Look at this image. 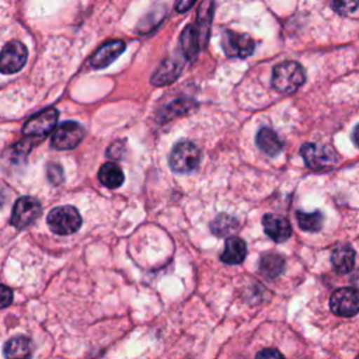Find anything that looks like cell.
<instances>
[{
	"instance_id": "15",
	"label": "cell",
	"mask_w": 359,
	"mask_h": 359,
	"mask_svg": "<svg viewBox=\"0 0 359 359\" xmlns=\"http://www.w3.org/2000/svg\"><path fill=\"white\" fill-rule=\"evenodd\" d=\"M180 41H181L182 52L187 59L195 57L199 48L203 45V41H202V36H201V32H199V28L196 24L187 25L182 29Z\"/></svg>"
},
{
	"instance_id": "1",
	"label": "cell",
	"mask_w": 359,
	"mask_h": 359,
	"mask_svg": "<svg viewBox=\"0 0 359 359\" xmlns=\"http://www.w3.org/2000/svg\"><path fill=\"white\" fill-rule=\"evenodd\" d=\"M306 74L300 63L294 60H285L278 63L272 72V86L280 93H294L303 86Z\"/></svg>"
},
{
	"instance_id": "21",
	"label": "cell",
	"mask_w": 359,
	"mask_h": 359,
	"mask_svg": "<svg viewBox=\"0 0 359 359\" xmlns=\"http://www.w3.org/2000/svg\"><path fill=\"white\" fill-rule=\"evenodd\" d=\"M297 224L302 230L304 231H318L323 227V215L321 212H311V213H304V212H297Z\"/></svg>"
},
{
	"instance_id": "18",
	"label": "cell",
	"mask_w": 359,
	"mask_h": 359,
	"mask_svg": "<svg viewBox=\"0 0 359 359\" xmlns=\"http://www.w3.org/2000/svg\"><path fill=\"white\" fill-rule=\"evenodd\" d=\"M255 140L259 150L268 156H276L282 150V142L276 132L271 128H261L257 133Z\"/></svg>"
},
{
	"instance_id": "30",
	"label": "cell",
	"mask_w": 359,
	"mask_h": 359,
	"mask_svg": "<svg viewBox=\"0 0 359 359\" xmlns=\"http://www.w3.org/2000/svg\"><path fill=\"white\" fill-rule=\"evenodd\" d=\"M356 359H359V355H358V356H356Z\"/></svg>"
},
{
	"instance_id": "24",
	"label": "cell",
	"mask_w": 359,
	"mask_h": 359,
	"mask_svg": "<svg viewBox=\"0 0 359 359\" xmlns=\"http://www.w3.org/2000/svg\"><path fill=\"white\" fill-rule=\"evenodd\" d=\"M63 171H62V167L57 165V164H50L48 167V177L49 180L53 182V184H59L62 180H63Z\"/></svg>"
},
{
	"instance_id": "11",
	"label": "cell",
	"mask_w": 359,
	"mask_h": 359,
	"mask_svg": "<svg viewBox=\"0 0 359 359\" xmlns=\"http://www.w3.org/2000/svg\"><path fill=\"white\" fill-rule=\"evenodd\" d=\"M125 48H126L125 42L121 39L108 41L93 53L90 59V65L94 69H104L109 66L125 50Z\"/></svg>"
},
{
	"instance_id": "23",
	"label": "cell",
	"mask_w": 359,
	"mask_h": 359,
	"mask_svg": "<svg viewBox=\"0 0 359 359\" xmlns=\"http://www.w3.org/2000/svg\"><path fill=\"white\" fill-rule=\"evenodd\" d=\"M332 6L338 13L349 14V13H353L358 8L359 0H334Z\"/></svg>"
},
{
	"instance_id": "28",
	"label": "cell",
	"mask_w": 359,
	"mask_h": 359,
	"mask_svg": "<svg viewBox=\"0 0 359 359\" xmlns=\"http://www.w3.org/2000/svg\"><path fill=\"white\" fill-rule=\"evenodd\" d=\"M352 140H353V143L359 147V125H356L355 129H353V132H352Z\"/></svg>"
},
{
	"instance_id": "8",
	"label": "cell",
	"mask_w": 359,
	"mask_h": 359,
	"mask_svg": "<svg viewBox=\"0 0 359 359\" xmlns=\"http://www.w3.org/2000/svg\"><path fill=\"white\" fill-rule=\"evenodd\" d=\"M41 215V203L34 196H21L17 199L11 213V224L17 229H24L35 222Z\"/></svg>"
},
{
	"instance_id": "12",
	"label": "cell",
	"mask_w": 359,
	"mask_h": 359,
	"mask_svg": "<svg viewBox=\"0 0 359 359\" xmlns=\"http://www.w3.org/2000/svg\"><path fill=\"white\" fill-rule=\"evenodd\" d=\"M262 226L268 237H271L276 243L286 241L292 234V227L289 222L278 215H265L262 217Z\"/></svg>"
},
{
	"instance_id": "17",
	"label": "cell",
	"mask_w": 359,
	"mask_h": 359,
	"mask_svg": "<svg viewBox=\"0 0 359 359\" xmlns=\"http://www.w3.org/2000/svg\"><path fill=\"white\" fill-rule=\"evenodd\" d=\"M245 254H247L245 243L238 237H230L226 241V245H224V250L220 255V259L224 264L237 265V264H241L244 261Z\"/></svg>"
},
{
	"instance_id": "22",
	"label": "cell",
	"mask_w": 359,
	"mask_h": 359,
	"mask_svg": "<svg viewBox=\"0 0 359 359\" xmlns=\"http://www.w3.org/2000/svg\"><path fill=\"white\" fill-rule=\"evenodd\" d=\"M237 227L236 219L227 216V215H220L217 216L213 223H212V231L217 236H229L233 233Z\"/></svg>"
},
{
	"instance_id": "4",
	"label": "cell",
	"mask_w": 359,
	"mask_h": 359,
	"mask_svg": "<svg viewBox=\"0 0 359 359\" xmlns=\"http://www.w3.org/2000/svg\"><path fill=\"white\" fill-rule=\"evenodd\" d=\"M302 156L306 165L311 170H327L337 164L338 156L328 144L306 143L302 146Z\"/></svg>"
},
{
	"instance_id": "27",
	"label": "cell",
	"mask_w": 359,
	"mask_h": 359,
	"mask_svg": "<svg viewBox=\"0 0 359 359\" xmlns=\"http://www.w3.org/2000/svg\"><path fill=\"white\" fill-rule=\"evenodd\" d=\"M195 1H196V0H178V3H177V6H175V10H177L178 13H184V11L189 10V8L194 6Z\"/></svg>"
},
{
	"instance_id": "26",
	"label": "cell",
	"mask_w": 359,
	"mask_h": 359,
	"mask_svg": "<svg viewBox=\"0 0 359 359\" xmlns=\"http://www.w3.org/2000/svg\"><path fill=\"white\" fill-rule=\"evenodd\" d=\"M255 359H285V356L273 348H266V349H262L261 352H258Z\"/></svg>"
},
{
	"instance_id": "7",
	"label": "cell",
	"mask_w": 359,
	"mask_h": 359,
	"mask_svg": "<svg viewBox=\"0 0 359 359\" xmlns=\"http://www.w3.org/2000/svg\"><path fill=\"white\" fill-rule=\"evenodd\" d=\"M330 307L339 317H352L359 311V293L353 287L337 289L331 294Z\"/></svg>"
},
{
	"instance_id": "9",
	"label": "cell",
	"mask_w": 359,
	"mask_h": 359,
	"mask_svg": "<svg viewBox=\"0 0 359 359\" xmlns=\"http://www.w3.org/2000/svg\"><path fill=\"white\" fill-rule=\"evenodd\" d=\"M84 136V129L80 123L77 122H63L56 128V130L52 135L50 143L52 147L57 150H69L76 147Z\"/></svg>"
},
{
	"instance_id": "25",
	"label": "cell",
	"mask_w": 359,
	"mask_h": 359,
	"mask_svg": "<svg viewBox=\"0 0 359 359\" xmlns=\"http://www.w3.org/2000/svg\"><path fill=\"white\" fill-rule=\"evenodd\" d=\"M13 302V292L10 287L0 285V309L7 307Z\"/></svg>"
},
{
	"instance_id": "14",
	"label": "cell",
	"mask_w": 359,
	"mask_h": 359,
	"mask_svg": "<svg viewBox=\"0 0 359 359\" xmlns=\"http://www.w3.org/2000/svg\"><path fill=\"white\" fill-rule=\"evenodd\" d=\"M3 352L6 359H31L32 356L31 339L24 335L13 337L6 342Z\"/></svg>"
},
{
	"instance_id": "6",
	"label": "cell",
	"mask_w": 359,
	"mask_h": 359,
	"mask_svg": "<svg viewBox=\"0 0 359 359\" xmlns=\"http://www.w3.org/2000/svg\"><path fill=\"white\" fill-rule=\"evenodd\" d=\"M28 50L20 41H10L0 52V72L4 74H13L25 65Z\"/></svg>"
},
{
	"instance_id": "5",
	"label": "cell",
	"mask_w": 359,
	"mask_h": 359,
	"mask_svg": "<svg viewBox=\"0 0 359 359\" xmlns=\"http://www.w3.org/2000/svg\"><path fill=\"white\" fill-rule=\"evenodd\" d=\"M57 118H59L57 109L46 108L39 114L31 116L25 122L22 128V133L28 137H45L53 130L57 122Z\"/></svg>"
},
{
	"instance_id": "20",
	"label": "cell",
	"mask_w": 359,
	"mask_h": 359,
	"mask_svg": "<svg viewBox=\"0 0 359 359\" xmlns=\"http://www.w3.org/2000/svg\"><path fill=\"white\" fill-rule=\"evenodd\" d=\"M285 261L280 255L275 252H268L261 257L259 271L266 278H276L283 271Z\"/></svg>"
},
{
	"instance_id": "29",
	"label": "cell",
	"mask_w": 359,
	"mask_h": 359,
	"mask_svg": "<svg viewBox=\"0 0 359 359\" xmlns=\"http://www.w3.org/2000/svg\"><path fill=\"white\" fill-rule=\"evenodd\" d=\"M353 282H355V283H356V286L359 287V271L356 272V276L353 278Z\"/></svg>"
},
{
	"instance_id": "13",
	"label": "cell",
	"mask_w": 359,
	"mask_h": 359,
	"mask_svg": "<svg viewBox=\"0 0 359 359\" xmlns=\"http://www.w3.org/2000/svg\"><path fill=\"white\" fill-rule=\"evenodd\" d=\"M182 65L177 59H165L151 76V84L154 86H167L177 80L181 74Z\"/></svg>"
},
{
	"instance_id": "2",
	"label": "cell",
	"mask_w": 359,
	"mask_h": 359,
	"mask_svg": "<svg viewBox=\"0 0 359 359\" xmlns=\"http://www.w3.org/2000/svg\"><path fill=\"white\" fill-rule=\"evenodd\" d=\"M201 160V151L195 143L189 140L178 142L170 154V167L178 174L194 171Z\"/></svg>"
},
{
	"instance_id": "3",
	"label": "cell",
	"mask_w": 359,
	"mask_h": 359,
	"mask_svg": "<svg viewBox=\"0 0 359 359\" xmlns=\"http://www.w3.org/2000/svg\"><path fill=\"white\" fill-rule=\"evenodd\" d=\"M48 226L56 234L67 236L77 231L81 226V216L73 206L65 205L52 209L48 215Z\"/></svg>"
},
{
	"instance_id": "16",
	"label": "cell",
	"mask_w": 359,
	"mask_h": 359,
	"mask_svg": "<svg viewBox=\"0 0 359 359\" xmlns=\"http://www.w3.org/2000/svg\"><path fill=\"white\" fill-rule=\"evenodd\" d=\"M331 264L339 273L351 272L355 265V250L346 244L338 245L331 254Z\"/></svg>"
},
{
	"instance_id": "19",
	"label": "cell",
	"mask_w": 359,
	"mask_h": 359,
	"mask_svg": "<svg viewBox=\"0 0 359 359\" xmlns=\"http://www.w3.org/2000/svg\"><path fill=\"white\" fill-rule=\"evenodd\" d=\"M98 180L100 182L107 187V188H118L123 184V172L121 170V167L115 163H105L101 165L100 171H98Z\"/></svg>"
},
{
	"instance_id": "10",
	"label": "cell",
	"mask_w": 359,
	"mask_h": 359,
	"mask_svg": "<svg viewBox=\"0 0 359 359\" xmlns=\"http://www.w3.org/2000/svg\"><path fill=\"white\" fill-rule=\"evenodd\" d=\"M222 46L229 57H247L254 52L255 43L252 38L247 34L224 31L222 38Z\"/></svg>"
}]
</instances>
